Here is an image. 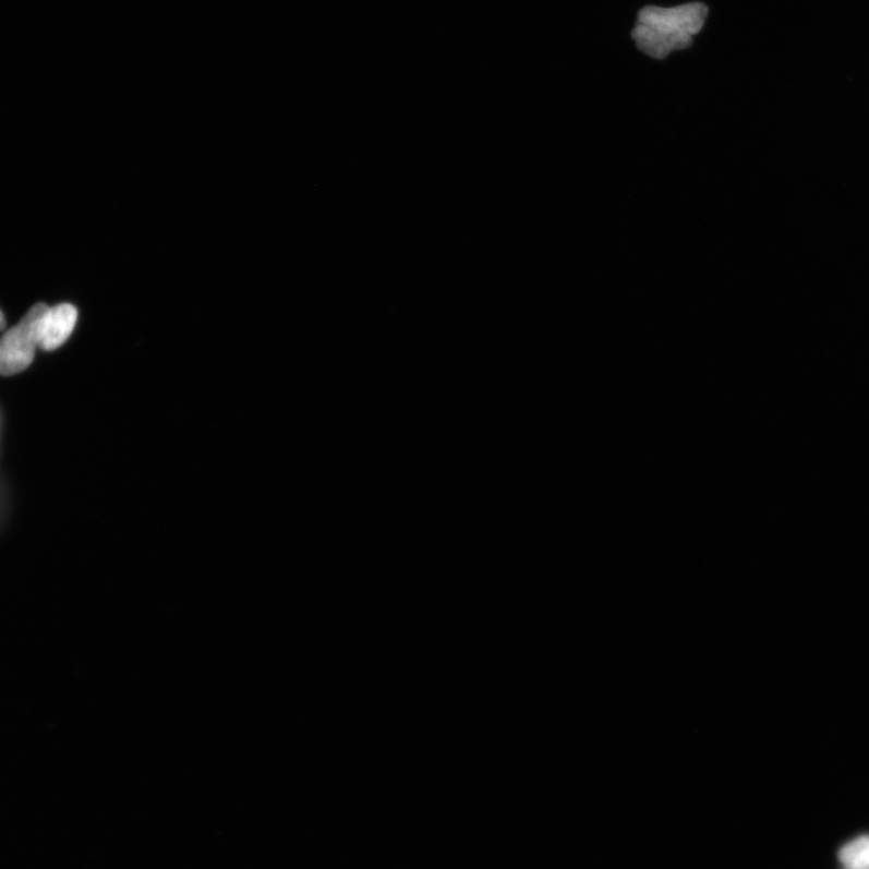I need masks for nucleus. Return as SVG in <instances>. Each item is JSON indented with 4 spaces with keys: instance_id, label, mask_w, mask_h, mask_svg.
<instances>
[{
    "instance_id": "nucleus-4",
    "label": "nucleus",
    "mask_w": 869,
    "mask_h": 869,
    "mask_svg": "<svg viewBox=\"0 0 869 869\" xmlns=\"http://www.w3.org/2000/svg\"><path fill=\"white\" fill-rule=\"evenodd\" d=\"M840 859L846 869H869V836L859 837L843 846Z\"/></svg>"
},
{
    "instance_id": "nucleus-3",
    "label": "nucleus",
    "mask_w": 869,
    "mask_h": 869,
    "mask_svg": "<svg viewBox=\"0 0 869 869\" xmlns=\"http://www.w3.org/2000/svg\"><path fill=\"white\" fill-rule=\"evenodd\" d=\"M77 322V311L70 303L58 304L45 312L41 322L40 348L53 351L72 335Z\"/></svg>"
},
{
    "instance_id": "nucleus-1",
    "label": "nucleus",
    "mask_w": 869,
    "mask_h": 869,
    "mask_svg": "<svg viewBox=\"0 0 869 869\" xmlns=\"http://www.w3.org/2000/svg\"><path fill=\"white\" fill-rule=\"evenodd\" d=\"M707 15L708 9L701 3L668 9L648 7L640 11L631 36L641 51L662 60L673 51L690 47Z\"/></svg>"
},
{
    "instance_id": "nucleus-5",
    "label": "nucleus",
    "mask_w": 869,
    "mask_h": 869,
    "mask_svg": "<svg viewBox=\"0 0 869 869\" xmlns=\"http://www.w3.org/2000/svg\"><path fill=\"white\" fill-rule=\"evenodd\" d=\"M7 327V321L2 311H0V331H3Z\"/></svg>"
},
{
    "instance_id": "nucleus-2",
    "label": "nucleus",
    "mask_w": 869,
    "mask_h": 869,
    "mask_svg": "<svg viewBox=\"0 0 869 869\" xmlns=\"http://www.w3.org/2000/svg\"><path fill=\"white\" fill-rule=\"evenodd\" d=\"M49 306L37 303L21 322L0 338V375L13 376L26 370L40 348L41 322Z\"/></svg>"
}]
</instances>
